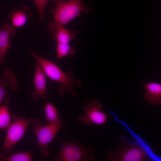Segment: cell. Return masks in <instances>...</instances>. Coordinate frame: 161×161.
Instances as JSON below:
<instances>
[{"label": "cell", "instance_id": "cell-16", "mask_svg": "<svg viewBox=\"0 0 161 161\" xmlns=\"http://www.w3.org/2000/svg\"><path fill=\"white\" fill-rule=\"evenodd\" d=\"M32 150L29 152L15 153L5 156L3 153H0L1 161H32Z\"/></svg>", "mask_w": 161, "mask_h": 161}, {"label": "cell", "instance_id": "cell-2", "mask_svg": "<svg viewBox=\"0 0 161 161\" xmlns=\"http://www.w3.org/2000/svg\"><path fill=\"white\" fill-rule=\"evenodd\" d=\"M83 0H59L56 7L52 10L54 20L49 22L48 28L52 33L57 29L64 27L75 17L79 16L81 13H88L90 9L85 5Z\"/></svg>", "mask_w": 161, "mask_h": 161}, {"label": "cell", "instance_id": "cell-17", "mask_svg": "<svg viewBox=\"0 0 161 161\" xmlns=\"http://www.w3.org/2000/svg\"><path fill=\"white\" fill-rule=\"evenodd\" d=\"M57 58L58 59L66 56H73L75 52L74 47L69 44L58 43L56 46Z\"/></svg>", "mask_w": 161, "mask_h": 161}, {"label": "cell", "instance_id": "cell-8", "mask_svg": "<svg viewBox=\"0 0 161 161\" xmlns=\"http://www.w3.org/2000/svg\"><path fill=\"white\" fill-rule=\"evenodd\" d=\"M34 82V89L31 93V100L33 101L46 100L47 98L46 75L37 61L35 64Z\"/></svg>", "mask_w": 161, "mask_h": 161}, {"label": "cell", "instance_id": "cell-14", "mask_svg": "<svg viewBox=\"0 0 161 161\" xmlns=\"http://www.w3.org/2000/svg\"><path fill=\"white\" fill-rule=\"evenodd\" d=\"M43 110L45 114V119L48 123L63 124L57 109L52 104L47 101L43 107Z\"/></svg>", "mask_w": 161, "mask_h": 161}, {"label": "cell", "instance_id": "cell-5", "mask_svg": "<svg viewBox=\"0 0 161 161\" xmlns=\"http://www.w3.org/2000/svg\"><path fill=\"white\" fill-rule=\"evenodd\" d=\"M146 152L136 145L128 143L122 140L119 148L114 152H110L106 159L108 161H143L148 159Z\"/></svg>", "mask_w": 161, "mask_h": 161}, {"label": "cell", "instance_id": "cell-3", "mask_svg": "<svg viewBox=\"0 0 161 161\" xmlns=\"http://www.w3.org/2000/svg\"><path fill=\"white\" fill-rule=\"evenodd\" d=\"M13 120L7 129L6 137L1 149L4 153L11 154L16 144L24 136L30 124H41V121L34 118H26L12 114Z\"/></svg>", "mask_w": 161, "mask_h": 161}, {"label": "cell", "instance_id": "cell-15", "mask_svg": "<svg viewBox=\"0 0 161 161\" xmlns=\"http://www.w3.org/2000/svg\"><path fill=\"white\" fill-rule=\"evenodd\" d=\"M10 103L9 100L3 102L0 106V131L7 129L13 120L9 109Z\"/></svg>", "mask_w": 161, "mask_h": 161}, {"label": "cell", "instance_id": "cell-7", "mask_svg": "<svg viewBox=\"0 0 161 161\" xmlns=\"http://www.w3.org/2000/svg\"><path fill=\"white\" fill-rule=\"evenodd\" d=\"M102 107V104L95 100L87 103L83 108L85 113L78 117L79 120L88 126L93 124L99 126L104 124L109 117L101 110Z\"/></svg>", "mask_w": 161, "mask_h": 161}, {"label": "cell", "instance_id": "cell-10", "mask_svg": "<svg viewBox=\"0 0 161 161\" xmlns=\"http://www.w3.org/2000/svg\"><path fill=\"white\" fill-rule=\"evenodd\" d=\"M16 32L15 28L8 23L0 26V64L4 63L7 50L11 47L10 37L13 36Z\"/></svg>", "mask_w": 161, "mask_h": 161}, {"label": "cell", "instance_id": "cell-6", "mask_svg": "<svg viewBox=\"0 0 161 161\" xmlns=\"http://www.w3.org/2000/svg\"><path fill=\"white\" fill-rule=\"evenodd\" d=\"M62 124L48 123L45 126L33 125L32 131L36 136L37 146L40 147V152L44 156H47L49 154L48 145L61 129Z\"/></svg>", "mask_w": 161, "mask_h": 161}, {"label": "cell", "instance_id": "cell-12", "mask_svg": "<svg viewBox=\"0 0 161 161\" xmlns=\"http://www.w3.org/2000/svg\"><path fill=\"white\" fill-rule=\"evenodd\" d=\"M143 86L146 92L143 96L146 101L153 105L161 104V84L157 82L143 83Z\"/></svg>", "mask_w": 161, "mask_h": 161}, {"label": "cell", "instance_id": "cell-9", "mask_svg": "<svg viewBox=\"0 0 161 161\" xmlns=\"http://www.w3.org/2000/svg\"><path fill=\"white\" fill-rule=\"evenodd\" d=\"M18 80L10 70L6 69L2 77L0 78V105L3 102L9 101L12 98L8 93L7 88H11L13 90L18 88Z\"/></svg>", "mask_w": 161, "mask_h": 161}, {"label": "cell", "instance_id": "cell-4", "mask_svg": "<svg viewBox=\"0 0 161 161\" xmlns=\"http://www.w3.org/2000/svg\"><path fill=\"white\" fill-rule=\"evenodd\" d=\"M93 146H85L76 143L64 141L60 151L53 160L56 161H89L95 159Z\"/></svg>", "mask_w": 161, "mask_h": 161}, {"label": "cell", "instance_id": "cell-1", "mask_svg": "<svg viewBox=\"0 0 161 161\" xmlns=\"http://www.w3.org/2000/svg\"><path fill=\"white\" fill-rule=\"evenodd\" d=\"M30 52L39 64L46 75L61 84L58 89L60 95H62L69 92L73 97L76 96L73 86L75 85L80 87L82 82L74 77L72 71H70L66 73L54 62L39 56L31 50H30Z\"/></svg>", "mask_w": 161, "mask_h": 161}, {"label": "cell", "instance_id": "cell-11", "mask_svg": "<svg viewBox=\"0 0 161 161\" xmlns=\"http://www.w3.org/2000/svg\"><path fill=\"white\" fill-rule=\"evenodd\" d=\"M32 14V11L27 5H22L18 8H13L9 14L11 25L15 28L23 26Z\"/></svg>", "mask_w": 161, "mask_h": 161}, {"label": "cell", "instance_id": "cell-13", "mask_svg": "<svg viewBox=\"0 0 161 161\" xmlns=\"http://www.w3.org/2000/svg\"><path fill=\"white\" fill-rule=\"evenodd\" d=\"M52 36L58 43L69 44L73 40L76 36L75 32L64 27L59 28L52 33Z\"/></svg>", "mask_w": 161, "mask_h": 161}, {"label": "cell", "instance_id": "cell-18", "mask_svg": "<svg viewBox=\"0 0 161 161\" xmlns=\"http://www.w3.org/2000/svg\"><path fill=\"white\" fill-rule=\"evenodd\" d=\"M50 0H34L37 8L39 13V19L41 21L44 20V8L48 2ZM55 3H57L59 0H52Z\"/></svg>", "mask_w": 161, "mask_h": 161}]
</instances>
